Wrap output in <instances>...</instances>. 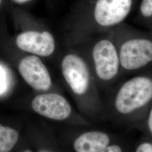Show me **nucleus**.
I'll use <instances>...</instances> for the list:
<instances>
[{
  "instance_id": "f257e3e1",
  "label": "nucleus",
  "mask_w": 152,
  "mask_h": 152,
  "mask_svg": "<svg viewBox=\"0 0 152 152\" xmlns=\"http://www.w3.org/2000/svg\"><path fill=\"white\" fill-rule=\"evenodd\" d=\"M152 105L151 69L125 77L114 85L109 100V114L118 130L132 131Z\"/></svg>"
},
{
  "instance_id": "f03ea898",
  "label": "nucleus",
  "mask_w": 152,
  "mask_h": 152,
  "mask_svg": "<svg viewBox=\"0 0 152 152\" xmlns=\"http://www.w3.org/2000/svg\"><path fill=\"white\" fill-rule=\"evenodd\" d=\"M122 79L152 69V32L123 23L113 29Z\"/></svg>"
},
{
  "instance_id": "7ed1b4c3",
  "label": "nucleus",
  "mask_w": 152,
  "mask_h": 152,
  "mask_svg": "<svg viewBox=\"0 0 152 152\" xmlns=\"http://www.w3.org/2000/svg\"><path fill=\"white\" fill-rule=\"evenodd\" d=\"M139 0H86L82 6L86 32L102 33L125 22Z\"/></svg>"
},
{
  "instance_id": "20e7f679",
  "label": "nucleus",
  "mask_w": 152,
  "mask_h": 152,
  "mask_svg": "<svg viewBox=\"0 0 152 152\" xmlns=\"http://www.w3.org/2000/svg\"><path fill=\"white\" fill-rule=\"evenodd\" d=\"M103 34L92 42L86 59L95 81L112 89L122 79L121 64L113 29Z\"/></svg>"
},
{
  "instance_id": "39448f33",
  "label": "nucleus",
  "mask_w": 152,
  "mask_h": 152,
  "mask_svg": "<svg viewBox=\"0 0 152 152\" xmlns=\"http://www.w3.org/2000/svg\"><path fill=\"white\" fill-rule=\"evenodd\" d=\"M61 69L65 81L73 93L81 97L95 95V78L87 59L71 53L63 58Z\"/></svg>"
},
{
  "instance_id": "423d86ee",
  "label": "nucleus",
  "mask_w": 152,
  "mask_h": 152,
  "mask_svg": "<svg viewBox=\"0 0 152 152\" xmlns=\"http://www.w3.org/2000/svg\"><path fill=\"white\" fill-rule=\"evenodd\" d=\"M18 71L25 82L36 90L45 91L51 86L48 69L37 56L30 55L22 58L18 64Z\"/></svg>"
},
{
  "instance_id": "0eeeda50",
  "label": "nucleus",
  "mask_w": 152,
  "mask_h": 152,
  "mask_svg": "<svg viewBox=\"0 0 152 152\" xmlns=\"http://www.w3.org/2000/svg\"><path fill=\"white\" fill-rule=\"evenodd\" d=\"M16 44L22 51L38 57L51 55L56 48L53 35L46 31H24L17 36Z\"/></svg>"
},
{
  "instance_id": "6e6552de",
  "label": "nucleus",
  "mask_w": 152,
  "mask_h": 152,
  "mask_svg": "<svg viewBox=\"0 0 152 152\" xmlns=\"http://www.w3.org/2000/svg\"><path fill=\"white\" fill-rule=\"evenodd\" d=\"M31 105L37 113L52 120H65L72 112L66 99L56 93L38 95L33 99Z\"/></svg>"
},
{
  "instance_id": "1a4fd4ad",
  "label": "nucleus",
  "mask_w": 152,
  "mask_h": 152,
  "mask_svg": "<svg viewBox=\"0 0 152 152\" xmlns=\"http://www.w3.org/2000/svg\"><path fill=\"white\" fill-rule=\"evenodd\" d=\"M116 133H108L98 130L87 131L81 134L74 142L76 152H99L114 140Z\"/></svg>"
},
{
  "instance_id": "9d476101",
  "label": "nucleus",
  "mask_w": 152,
  "mask_h": 152,
  "mask_svg": "<svg viewBox=\"0 0 152 152\" xmlns=\"http://www.w3.org/2000/svg\"><path fill=\"white\" fill-rule=\"evenodd\" d=\"M135 11V23L152 32V0H139Z\"/></svg>"
},
{
  "instance_id": "9b49d317",
  "label": "nucleus",
  "mask_w": 152,
  "mask_h": 152,
  "mask_svg": "<svg viewBox=\"0 0 152 152\" xmlns=\"http://www.w3.org/2000/svg\"><path fill=\"white\" fill-rule=\"evenodd\" d=\"M19 134L14 129L0 124V152H9L15 145Z\"/></svg>"
},
{
  "instance_id": "f8f14e48",
  "label": "nucleus",
  "mask_w": 152,
  "mask_h": 152,
  "mask_svg": "<svg viewBox=\"0 0 152 152\" xmlns=\"http://www.w3.org/2000/svg\"><path fill=\"white\" fill-rule=\"evenodd\" d=\"M133 131L139 132L140 135L148 136L152 139V105L145 118L134 127L132 131Z\"/></svg>"
},
{
  "instance_id": "ddd939ff",
  "label": "nucleus",
  "mask_w": 152,
  "mask_h": 152,
  "mask_svg": "<svg viewBox=\"0 0 152 152\" xmlns=\"http://www.w3.org/2000/svg\"><path fill=\"white\" fill-rule=\"evenodd\" d=\"M131 152H152V139L140 135L135 139Z\"/></svg>"
},
{
  "instance_id": "4468645a",
  "label": "nucleus",
  "mask_w": 152,
  "mask_h": 152,
  "mask_svg": "<svg viewBox=\"0 0 152 152\" xmlns=\"http://www.w3.org/2000/svg\"><path fill=\"white\" fill-rule=\"evenodd\" d=\"M7 87V80L6 72L0 65V94L5 91Z\"/></svg>"
},
{
  "instance_id": "2eb2a0df",
  "label": "nucleus",
  "mask_w": 152,
  "mask_h": 152,
  "mask_svg": "<svg viewBox=\"0 0 152 152\" xmlns=\"http://www.w3.org/2000/svg\"><path fill=\"white\" fill-rule=\"evenodd\" d=\"M15 3L19 5H25L30 2H31L32 0H12Z\"/></svg>"
},
{
  "instance_id": "dca6fc26",
  "label": "nucleus",
  "mask_w": 152,
  "mask_h": 152,
  "mask_svg": "<svg viewBox=\"0 0 152 152\" xmlns=\"http://www.w3.org/2000/svg\"><path fill=\"white\" fill-rule=\"evenodd\" d=\"M39 152H51V151H48V150H45V149H43V150H41V151H40Z\"/></svg>"
},
{
  "instance_id": "f3484780",
  "label": "nucleus",
  "mask_w": 152,
  "mask_h": 152,
  "mask_svg": "<svg viewBox=\"0 0 152 152\" xmlns=\"http://www.w3.org/2000/svg\"><path fill=\"white\" fill-rule=\"evenodd\" d=\"M24 152H32L31 151H29V150H27V151H25Z\"/></svg>"
},
{
  "instance_id": "a211bd4d",
  "label": "nucleus",
  "mask_w": 152,
  "mask_h": 152,
  "mask_svg": "<svg viewBox=\"0 0 152 152\" xmlns=\"http://www.w3.org/2000/svg\"><path fill=\"white\" fill-rule=\"evenodd\" d=\"M2 0H0V5H1V3H2Z\"/></svg>"
}]
</instances>
